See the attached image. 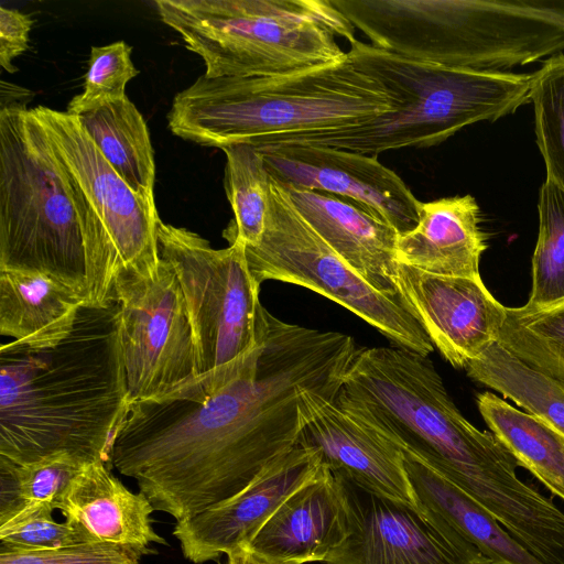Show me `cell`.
<instances>
[{
  "label": "cell",
  "mask_w": 564,
  "mask_h": 564,
  "mask_svg": "<svg viewBox=\"0 0 564 564\" xmlns=\"http://www.w3.org/2000/svg\"><path fill=\"white\" fill-rule=\"evenodd\" d=\"M464 369L473 380L502 393L564 437V381L529 366L498 341Z\"/></svg>",
  "instance_id": "cell-26"
},
{
  "label": "cell",
  "mask_w": 564,
  "mask_h": 564,
  "mask_svg": "<svg viewBox=\"0 0 564 564\" xmlns=\"http://www.w3.org/2000/svg\"><path fill=\"white\" fill-rule=\"evenodd\" d=\"M479 223L471 195L420 202L417 225L398 236L395 260L438 275L480 276L479 260L487 243Z\"/></svg>",
  "instance_id": "cell-21"
},
{
  "label": "cell",
  "mask_w": 564,
  "mask_h": 564,
  "mask_svg": "<svg viewBox=\"0 0 564 564\" xmlns=\"http://www.w3.org/2000/svg\"><path fill=\"white\" fill-rule=\"evenodd\" d=\"M116 173L138 195L154 198L155 164L143 116L128 98L78 116Z\"/></svg>",
  "instance_id": "cell-24"
},
{
  "label": "cell",
  "mask_w": 564,
  "mask_h": 564,
  "mask_svg": "<svg viewBox=\"0 0 564 564\" xmlns=\"http://www.w3.org/2000/svg\"><path fill=\"white\" fill-rule=\"evenodd\" d=\"M258 148L271 177L283 185L349 198L389 223L399 235L419 223L420 202L376 155L283 143Z\"/></svg>",
  "instance_id": "cell-14"
},
{
  "label": "cell",
  "mask_w": 564,
  "mask_h": 564,
  "mask_svg": "<svg viewBox=\"0 0 564 564\" xmlns=\"http://www.w3.org/2000/svg\"><path fill=\"white\" fill-rule=\"evenodd\" d=\"M226 155L225 188L235 219L224 237L245 247L260 241L269 213L271 175L258 147L249 143L221 148Z\"/></svg>",
  "instance_id": "cell-27"
},
{
  "label": "cell",
  "mask_w": 564,
  "mask_h": 564,
  "mask_svg": "<svg viewBox=\"0 0 564 564\" xmlns=\"http://www.w3.org/2000/svg\"><path fill=\"white\" fill-rule=\"evenodd\" d=\"M133 550L110 543H82L55 550H21L0 545V564H140Z\"/></svg>",
  "instance_id": "cell-34"
},
{
  "label": "cell",
  "mask_w": 564,
  "mask_h": 564,
  "mask_svg": "<svg viewBox=\"0 0 564 564\" xmlns=\"http://www.w3.org/2000/svg\"><path fill=\"white\" fill-rule=\"evenodd\" d=\"M347 56L399 105L358 126L281 135L264 144L335 148L367 155L440 144L463 128L496 121L530 102L532 74L453 68L409 59L357 39Z\"/></svg>",
  "instance_id": "cell-6"
},
{
  "label": "cell",
  "mask_w": 564,
  "mask_h": 564,
  "mask_svg": "<svg viewBox=\"0 0 564 564\" xmlns=\"http://www.w3.org/2000/svg\"><path fill=\"white\" fill-rule=\"evenodd\" d=\"M108 302L120 307L130 403L186 398L198 377L196 349L173 268L161 258L154 274L121 270Z\"/></svg>",
  "instance_id": "cell-12"
},
{
  "label": "cell",
  "mask_w": 564,
  "mask_h": 564,
  "mask_svg": "<svg viewBox=\"0 0 564 564\" xmlns=\"http://www.w3.org/2000/svg\"><path fill=\"white\" fill-rule=\"evenodd\" d=\"M322 466L314 451L296 444L236 495L176 521L173 535L184 557L203 564L248 545L275 510Z\"/></svg>",
  "instance_id": "cell-16"
},
{
  "label": "cell",
  "mask_w": 564,
  "mask_h": 564,
  "mask_svg": "<svg viewBox=\"0 0 564 564\" xmlns=\"http://www.w3.org/2000/svg\"><path fill=\"white\" fill-rule=\"evenodd\" d=\"M491 433L551 494L564 501V437L540 419L491 392L477 395Z\"/></svg>",
  "instance_id": "cell-25"
},
{
  "label": "cell",
  "mask_w": 564,
  "mask_h": 564,
  "mask_svg": "<svg viewBox=\"0 0 564 564\" xmlns=\"http://www.w3.org/2000/svg\"><path fill=\"white\" fill-rule=\"evenodd\" d=\"M85 464L68 454L25 464L0 460V522L36 507L56 510L58 498Z\"/></svg>",
  "instance_id": "cell-29"
},
{
  "label": "cell",
  "mask_w": 564,
  "mask_h": 564,
  "mask_svg": "<svg viewBox=\"0 0 564 564\" xmlns=\"http://www.w3.org/2000/svg\"><path fill=\"white\" fill-rule=\"evenodd\" d=\"M249 269L261 284L276 280L307 288L346 307L397 347L424 357L433 344L401 296L372 286L305 221L271 177L269 213L258 245L245 247Z\"/></svg>",
  "instance_id": "cell-11"
},
{
  "label": "cell",
  "mask_w": 564,
  "mask_h": 564,
  "mask_svg": "<svg viewBox=\"0 0 564 564\" xmlns=\"http://www.w3.org/2000/svg\"><path fill=\"white\" fill-rule=\"evenodd\" d=\"M395 283L433 346L456 368H465L498 340L506 306L480 276L427 273L398 262Z\"/></svg>",
  "instance_id": "cell-17"
},
{
  "label": "cell",
  "mask_w": 564,
  "mask_h": 564,
  "mask_svg": "<svg viewBox=\"0 0 564 564\" xmlns=\"http://www.w3.org/2000/svg\"><path fill=\"white\" fill-rule=\"evenodd\" d=\"M225 556L226 560L221 564H283L269 561L256 554L247 546L235 549Z\"/></svg>",
  "instance_id": "cell-36"
},
{
  "label": "cell",
  "mask_w": 564,
  "mask_h": 564,
  "mask_svg": "<svg viewBox=\"0 0 564 564\" xmlns=\"http://www.w3.org/2000/svg\"><path fill=\"white\" fill-rule=\"evenodd\" d=\"M33 23L19 10L0 8V64L8 73L18 70L12 61L28 50Z\"/></svg>",
  "instance_id": "cell-35"
},
{
  "label": "cell",
  "mask_w": 564,
  "mask_h": 564,
  "mask_svg": "<svg viewBox=\"0 0 564 564\" xmlns=\"http://www.w3.org/2000/svg\"><path fill=\"white\" fill-rule=\"evenodd\" d=\"M398 105L346 54L339 62L286 75H202L175 95L167 122L171 132L184 140L221 149L358 126Z\"/></svg>",
  "instance_id": "cell-4"
},
{
  "label": "cell",
  "mask_w": 564,
  "mask_h": 564,
  "mask_svg": "<svg viewBox=\"0 0 564 564\" xmlns=\"http://www.w3.org/2000/svg\"><path fill=\"white\" fill-rule=\"evenodd\" d=\"M0 270L46 274L89 304L77 210L33 109L0 111Z\"/></svg>",
  "instance_id": "cell-8"
},
{
  "label": "cell",
  "mask_w": 564,
  "mask_h": 564,
  "mask_svg": "<svg viewBox=\"0 0 564 564\" xmlns=\"http://www.w3.org/2000/svg\"><path fill=\"white\" fill-rule=\"evenodd\" d=\"M539 235L532 257V290L528 305L564 299V192L545 180L540 187Z\"/></svg>",
  "instance_id": "cell-30"
},
{
  "label": "cell",
  "mask_w": 564,
  "mask_h": 564,
  "mask_svg": "<svg viewBox=\"0 0 564 564\" xmlns=\"http://www.w3.org/2000/svg\"><path fill=\"white\" fill-rule=\"evenodd\" d=\"M401 452L419 507L440 516L495 564H543L455 481L411 452Z\"/></svg>",
  "instance_id": "cell-22"
},
{
  "label": "cell",
  "mask_w": 564,
  "mask_h": 564,
  "mask_svg": "<svg viewBox=\"0 0 564 564\" xmlns=\"http://www.w3.org/2000/svg\"><path fill=\"white\" fill-rule=\"evenodd\" d=\"M258 345L226 384L198 399L132 403L110 465L155 511L187 519L236 495L299 441L303 395L338 393L355 343L285 323L262 304Z\"/></svg>",
  "instance_id": "cell-1"
},
{
  "label": "cell",
  "mask_w": 564,
  "mask_h": 564,
  "mask_svg": "<svg viewBox=\"0 0 564 564\" xmlns=\"http://www.w3.org/2000/svg\"><path fill=\"white\" fill-rule=\"evenodd\" d=\"M55 509L84 543L116 544L141 556L152 553V544H167L153 528L155 510L148 497L128 489L104 462L85 464Z\"/></svg>",
  "instance_id": "cell-19"
},
{
  "label": "cell",
  "mask_w": 564,
  "mask_h": 564,
  "mask_svg": "<svg viewBox=\"0 0 564 564\" xmlns=\"http://www.w3.org/2000/svg\"><path fill=\"white\" fill-rule=\"evenodd\" d=\"M497 341L529 366L564 381V299L506 307Z\"/></svg>",
  "instance_id": "cell-28"
},
{
  "label": "cell",
  "mask_w": 564,
  "mask_h": 564,
  "mask_svg": "<svg viewBox=\"0 0 564 564\" xmlns=\"http://www.w3.org/2000/svg\"><path fill=\"white\" fill-rule=\"evenodd\" d=\"M227 240V248L214 249L194 231L158 224L159 253L180 282L196 349V384L178 399L197 400L226 384L258 345L261 284L249 269L245 245Z\"/></svg>",
  "instance_id": "cell-10"
},
{
  "label": "cell",
  "mask_w": 564,
  "mask_h": 564,
  "mask_svg": "<svg viewBox=\"0 0 564 564\" xmlns=\"http://www.w3.org/2000/svg\"><path fill=\"white\" fill-rule=\"evenodd\" d=\"M350 502L345 482L324 465L269 518L248 545L276 563L323 562L349 533Z\"/></svg>",
  "instance_id": "cell-18"
},
{
  "label": "cell",
  "mask_w": 564,
  "mask_h": 564,
  "mask_svg": "<svg viewBox=\"0 0 564 564\" xmlns=\"http://www.w3.org/2000/svg\"><path fill=\"white\" fill-rule=\"evenodd\" d=\"M281 186L305 221L362 278L386 294L401 296L395 283L399 234L389 223L349 198Z\"/></svg>",
  "instance_id": "cell-20"
},
{
  "label": "cell",
  "mask_w": 564,
  "mask_h": 564,
  "mask_svg": "<svg viewBox=\"0 0 564 564\" xmlns=\"http://www.w3.org/2000/svg\"><path fill=\"white\" fill-rule=\"evenodd\" d=\"M86 300L42 273L0 270V333L30 347L58 344Z\"/></svg>",
  "instance_id": "cell-23"
},
{
  "label": "cell",
  "mask_w": 564,
  "mask_h": 564,
  "mask_svg": "<svg viewBox=\"0 0 564 564\" xmlns=\"http://www.w3.org/2000/svg\"><path fill=\"white\" fill-rule=\"evenodd\" d=\"M66 180L87 258L90 305H102L124 269L154 274L160 267L154 198L135 194L96 147L77 116L32 108Z\"/></svg>",
  "instance_id": "cell-9"
},
{
  "label": "cell",
  "mask_w": 564,
  "mask_h": 564,
  "mask_svg": "<svg viewBox=\"0 0 564 564\" xmlns=\"http://www.w3.org/2000/svg\"><path fill=\"white\" fill-rule=\"evenodd\" d=\"M131 52L132 47L124 41L93 46L83 93L68 102L66 112L78 117L127 97V83L139 74L131 59Z\"/></svg>",
  "instance_id": "cell-32"
},
{
  "label": "cell",
  "mask_w": 564,
  "mask_h": 564,
  "mask_svg": "<svg viewBox=\"0 0 564 564\" xmlns=\"http://www.w3.org/2000/svg\"><path fill=\"white\" fill-rule=\"evenodd\" d=\"M115 302L82 307L58 344L0 347V460L25 464L68 454L110 464L130 409Z\"/></svg>",
  "instance_id": "cell-3"
},
{
  "label": "cell",
  "mask_w": 564,
  "mask_h": 564,
  "mask_svg": "<svg viewBox=\"0 0 564 564\" xmlns=\"http://www.w3.org/2000/svg\"><path fill=\"white\" fill-rule=\"evenodd\" d=\"M54 509L36 507L0 522V545L21 550H55L84 543L66 521L57 522Z\"/></svg>",
  "instance_id": "cell-33"
},
{
  "label": "cell",
  "mask_w": 564,
  "mask_h": 564,
  "mask_svg": "<svg viewBox=\"0 0 564 564\" xmlns=\"http://www.w3.org/2000/svg\"><path fill=\"white\" fill-rule=\"evenodd\" d=\"M345 485L349 533L326 564H495L440 516Z\"/></svg>",
  "instance_id": "cell-13"
},
{
  "label": "cell",
  "mask_w": 564,
  "mask_h": 564,
  "mask_svg": "<svg viewBox=\"0 0 564 564\" xmlns=\"http://www.w3.org/2000/svg\"><path fill=\"white\" fill-rule=\"evenodd\" d=\"M160 19L205 64L204 76L263 77L346 57L355 28L330 0H156Z\"/></svg>",
  "instance_id": "cell-7"
},
{
  "label": "cell",
  "mask_w": 564,
  "mask_h": 564,
  "mask_svg": "<svg viewBox=\"0 0 564 564\" xmlns=\"http://www.w3.org/2000/svg\"><path fill=\"white\" fill-rule=\"evenodd\" d=\"M330 2L371 45L417 62L509 72L564 50V1Z\"/></svg>",
  "instance_id": "cell-5"
},
{
  "label": "cell",
  "mask_w": 564,
  "mask_h": 564,
  "mask_svg": "<svg viewBox=\"0 0 564 564\" xmlns=\"http://www.w3.org/2000/svg\"><path fill=\"white\" fill-rule=\"evenodd\" d=\"M338 393H304L297 444L314 451L322 465L366 492L419 508L403 453L390 440L341 408Z\"/></svg>",
  "instance_id": "cell-15"
},
{
  "label": "cell",
  "mask_w": 564,
  "mask_h": 564,
  "mask_svg": "<svg viewBox=\"0 0 564 564\" xmlns=\"http://www.w3.org/2000/svg\"><path fill=\"white\" fill-rule=\"evenodd\" d=\"M530 102L534 109L536 144L546 178L564 192V54L549 57L532 74Z\"/></svg>",
  "instance_id": "cell-31"
},
{
  "label": "cell",
  "mask_w": 564,
  "mask_h": 564,
  "mask_svg": "<svg viewBox=\"0 0 564 564\" xmlns=\"http://www.w3.org/2000/svg\"><path fill=\"white\" fill-rule=\"evenodd\" d=\"M335 401L455 481L535 557L564 542V511L519 478L518 460L491 432L463 416L427 357L356 348Z\"/></svg>",
  "instance_id": "cell-2"
}]
</instances>
